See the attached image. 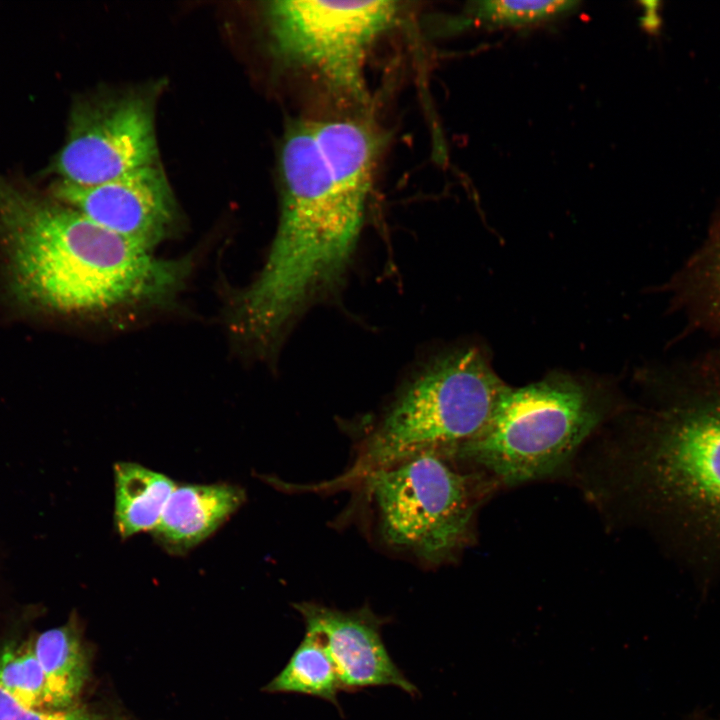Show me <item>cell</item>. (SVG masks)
Returning <instances> with one entry per match:
<instances>
[{
	"label": "cell",
	"mask_w": 720,
	"mask_h": 720,
	"mask_svg": "<svg viewBox=\"0 0 720 720\" xmlns=\"http://www.w3.org/2000/svg\"><path fill=\"white\" fill-rule=\"evenodd\" d=\"M378 144L352 119L296 120L279 153L280 217L265 264L232 302L243 344L272 350L289 323L341 279L360 233Z\"/></svg>",
	"instance_id": "6da1fadb"
},
{
	"label": "cell",
	"mask_w": 720,
	"mask_h": 720,
	"mask_svg": "<svg viewBox=\"0 0 720 720\" xmlns=\"http://www.w3.org/2000/svg\"><path fill=\"white\" fill-rule=\"evenodd\" d=\"M0 246L10 298L62 315L166 303L193 266L191 257H158L2 174Z\"/></svg>",
	"instance_id": "7a4b0ae2"
},
{
	"label": "cell",
	"mask_w": 720,
	"mask_h": 720,
	"mask_svg": "<svg viewBox=\"0 0 720 720\" xmlns=\"http://www.w3.org/2000/svg\"><path fill=\"white\" fill-rule=\"evenodd\" d=\"M669 384L629 452L630 488L687 554L720 565V358Z\"/></svg>",
	"instance_id": "3957f363"
},
{
	"label": "cell",
	"mask_w": 720,
	"mask_h": 720,
	"mask_svg": "<svg viewBox=\"0 0 720 720\" xmlns=\"http://www.w3.org/2000/svg\"><path fill=\"white\" fill-rule=\"evenodd\" d=\"M504 386L475 348L440 356L398 393L349 467L310 491L352 488L373 471L424 453L449 455L483 430Z\"/></svg>",
	"instance_id": "277c9868"
},
{
	"label": "cell",
	"mask_w": 720,
	"mask_h": 720,
	"mask_svg": "<svg viewBox=\"0 0 720 720\" xmlns=\"http://www.w3.org/2000/svg\"><path fill=\"white\" fill-rule=\"evenodd\" d=\"M603 416L593 389L568 375L505 385L483 430L447 457L475 464L507 485L541 479L572 458Z\"/></svg>",
	"instance_id": "5b68a950"
},
{
	"label": "cell",
	"mask_w": 720,
	"mask_h": 720,
	"mask_svg": "<svg viewBox=\"0 0 720 720\" xmlns=\"http://www.w3.org/2000/svg\"><path fill=\"white\" fill-rule=\"evenodd\" d=\"M357 486L378 541L392 552L436 567L454 561L471 540L478 506L474 480L440 453L373 471Z\"/></svg>",
	"instance_id": "8992f818"
},
{
	"label": "cell",
	"mask_w": 720,
	"mask_h": 720,
	"mask_svg": "<svg viewBox=\"0 0 720 720\" xmlns=\"http://www.w3.org/2000/svg\"><path fill=\"white\" fill-rule=\"evenodd\" d=\"M398 12L393 1L278 0L265 7L276 55L354 96L364 91L368 49Z\"/></svg>",
	"instance_id": "52a82bcc"
},
{
	"label": "cell",
	"mask_w": 720,
	"mask_h": 720,
	"mask_svg": "<svg viewBox=\"0 0 720 720\" xmlns=\"http://www.w3.org/2000/svg\"><path fill=\"white\" fill-rule=\"evenodd\" d=\"M155 88L100 90L79 97L68 132L47 173L80 186L97 185L159 163Z\"/></svg>",
	"instance_id": "ba28073f"
},
{
	"label": "cell",
	"mask_w": 720,
	"mask_h": 720,
	"mask_svg": "<svg viewBox=\"0 0 720 720\" xmlns=\"http://www.w3.org/2000/svg\"><path fill=\"white\" fill-rule=\"evenodd\" d=\"M50 194L99 226L151 251L175 232L179 219L160 163L91 186L56 180Z\"/></svg>",
	"instance_id": "9c48e42d"
},
{
	"label": "cell",
	"mask_w": 720,
	"mask_h": 720,
	"mask_svg": "<svg viewBox=\"0 0 720 720\" xmlns=\"http://www.w3.org/2000/svg\"><path fill=\"white\" fill-rule=\"evenodd\" d=\"M301 615L305 634L325 649L338 674L342 691L356 692L379 686L396 687L412 697L417 687L389 655L382 628L390 621L368 604L343 611L315 601L293 604Z\"/></svg>",
	"instance_id": "30bf717a"
},
{
	"label": "cell",
	"mask_w": 720,
	"mask_h": 720,
	"mask_svg": "<svg viewBox=\"0 0 720 720\" xmlns=\"http://www.w3.org/2000/svg\"><path fill=\"white\" fill-rule=\"evenodd\" d=\"M245 501L242 488L229 484L175 487L155 538L169 552L184 553L210 536Z\"/></svg>",
	"instance_id": "8fae6325"
},
{
	"label": "cell",
	"mask_w": 720,
	"mask_h": 720,
	"mask_svg": "<svg viewBox=\"0 0 720 720\" xmlns=\"http://www.w3.org/2000/svg\"><path fill=\"white\" fill-rule=\"evenodd\" d=\"M115 522L122 538L155 529L175 489L167 476L139 464L114 465Z\"/></svg>",
	"instance_id": "7c38bea8"
},
{
	"label": "cell",
	"mask_w": 720,
	"mask_h": 720,
	"mask_svg": "<svg viewBox=\"0 0 720 720\" xmlns=\"http://www.w3.org/2000/svg\"><path fill=\"white\" fill-rule=\"evenodd\" d=\"M46 681L48 709L73 706L88 676V659L71 625L43 631L29 644Z\"/></svg>",
	"instance_id": "4fadbf2b"
},
{
	"label": "cell",
	"mask_w": 720,
	"mask_h": 720,
	"mask_svg": "<svg viewBox=\"0 0 720 720\" xmlns=\"http://www.w3.org/2000/svg\"><path fill=\"white\" fill-rule=\"evenodd\" d=\"M270 693H296L323 699L341 713L342 691L334 664L323 646L305 634L285 667L264 688Z\"/></svg>",
	"instance_id": "5bb4252c"
},
{
	"label": "cell",
	"mask_w": 720,
	"mask_h": 720,
	"mask_svg": "<svg viewBox=\"0 0 720 720\" xmlns=\"http://www.w3.org/2000/svg\"><path fill=\"white\" fill-rule=\"evenodd\" d=\"M680 288L696 319L720 333V213L703 247L683 272Z\"/></svg>",
	"instance_id": "9a60e30c"
},
{
	"label": "cell",
	"mask_w": 720,
	"mask_h": 720,
	"mask_svg": "<svg viewBox=\"0 0 720 720\" xmlns=\"http://www.w3.org/2000/svg\"><path fill=\"white\" fill-rule=\"evenodd\" d=\"M0 687L25 705L48 709L45 676L29 645L0 652Z\"/></svg>",
	"instance_id": "2e32d148"
},
{
	"label": "cell",
	"mask_w": 720,
	"mask_h": 720,
	"mask_svg": "<svg viewBox=\"0 0 720 720\" xmlns=\"http://www.w3.org/2000/svg\"><path fill=\"white\" fill-rule=\"evenodd\" d=\"M577 5L575 1H476L467 12L488 26L519 27L567 14Z\"/></svg>",
	"instance_id": "e0dca14e"
},
{
	"label": "cell",
	"mask_w": 720,
	"mask_h": 720,
	"mask_svg": "<svg viewBox=\"0 0 720 720\" xmlns=\"http://www.w3.org/2000/svg\"><path fill=\"white\" fill-rule=\"evenodd\" d=\"M0 720H99L84 707L65 709L35 708L25 705L0 687Z\"/></svg>",
	"instance_id": "ac0fdd59"
},
{
	"label": "cell",
	"mask_w": 720,
	"mask_h": 720,
	"mask_svg": "<svg viewBox=\"0 0 720 720\" xmlns=\"http://www.w3.org/2000/svg\"><path fill=\"white\" fill-rule=\"evenodd\" d=\"M713 720H720V718H719V719H713Z\"/></svg>",
	"instance_id": "d6986e66"
}]
</instances>
